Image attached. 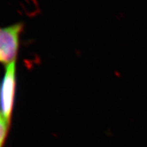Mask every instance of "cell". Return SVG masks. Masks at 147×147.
Segmentation results:
<instances>
[{
  "label": "cell",
  "instance_id": "6da1fadb",
  "mask_svg": "<svg viewBox=\"0 0 147 147\" xmlns=\"http://www.w3.org/2000/svg\"><path fill=\"white\" fill-rule=\"evenodd\" d=\"M23 28L21 23L0 28V63L7 65L15 62Z\"/></svg>",
  "mask_w": 147,
  "mask_h": 147
},
{
  "label": "cell",
  "instance_id": "7a4b0ae2",
  "mask_svg": "<svg viewBox=\"0 0 147 147\" xmlns=\"http://www.w3.org/2000/svg\"><path fill=\"white\" fill-rule=\"evenodd\" d=\"M16 88L15 62L6 65L5 72L0 83V113L10 122L14 107Z\"/></svg>",
  "mask_w": 147,
  "mask_h": 147
},
{
  "label": "cell",
  "instance_id": "3957f363",
  "mask_svg": "<svg viewBox=\"0 0 147 147\" xmlns=\"http://www.w3.org/2000/svg\"><path fill=\"white\" fill-rule=\"evenodd\" d=\"M10 122L0 113V147L4 145Z\"/></svg>",
  "mask_w": 147,
  "mask_h": 147
},
{
  "label": "cell",
  "instance_id": "277c9868",
  "mask_svg": "<svg viewBox=\"0 0 147 147\" xmlns=\"http://www.w3.org/2000/svg\"></svg>",
  "mask_w": 147,
  "mask_h": 147
}]
</instances>
